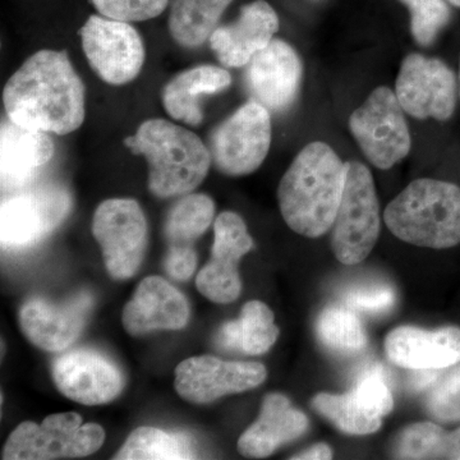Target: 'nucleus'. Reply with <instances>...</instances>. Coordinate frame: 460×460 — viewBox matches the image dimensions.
I'll return each mask as SVG.
<instances>
[{
  "label": "nucleus",
  "instance_id": "obj_1",
  "mask_svg": "<svg viewBox=\"0 0 460 460\" xmlns=\"http://www.w3.org/2000/svg\"><path fill=\"white\" fill-rule=\"evenodd\" d=\"M3 102L18 126L65 136L83 126L86 89L66 51L41 50L9 78Z\"/></svg>",
  "mask_w": 460,
  "mask_h": 460
},
{
  "label": "nucleus",
  "instance_id": "obj_2",
  "mask_svg": "<svg viewBox=\"0 0 460 460\" xmlns=\"http://www.w3.org/2000/svg\"><path fill=\"white\" fill-rule=\"evenodd\" d=\"M347 169V163L323 142H313L296 155L278 190L281 217L293 232L319 238L332 228Z\"/></svg>",
  "mask_w": 460,
  "mask_h": 460
},
{
  "label": "nucleus",
  "instance_id": "obj_3",
  "mask_svg": "<svg viewBox=\"0 0 460 460\" xmlns=\"http://www.w3.org/2000/svg\"><path fill=\"white\" fill-rule=\"evenodd\" d=\"M148 164V190L159 199L183 196L198 189L210 169V150L196 133L169 120H145L124 140Z\"/></svg>",
  "mask_w": 460,
  "mask_h": 460
},
{
  "label": "nucleus",
  "instance_id": "obj_4",
  "mask_svg": "<svg viewBox=\"0 0 460 460\" xmlns=\"http://www.w3.org/2000/svg\"><path fill=\"white\" fill-rule=\"evenodd\" d=\"M390 232L414 246L447 250L460 243V187L422 178L411 181L389 205Z\"/></svg>",
  "mask_w": 460,
  "mask_h": 460
},
{
  "label": "nucleus",
  "instance_id": "obj_5",
  "mask_svg": "<svg viewBox=\"0 0 460 460\" xmlns=\"http://www.w3.org/2000/svg\"><path fill=\"white\" fill-rule=\"evenodd\" d=\"M104 441V429L98 423H84L74 411L51 414L42 423H21L5 441L2 459L84 458L98 452Z\"/></svg>",
  "mask_w": 460,
  "mask_h": 460
},
{
  "label": "nucleus",
  "instance_id": "obj_6",
  "mask_svg": "<svg viewBox=\"0 0 460 460\" xmlns=\"http://www.w3.org/2000/svg\"><path fill=\"white\" fill-rule=\"evenodd\" d=\"M347 180L335 222L332 247L344 265L365 261L380 234V205L367 166L347 163Z\"/></svg>",
  "mask_w": 460,
  "mask_h": 460
},
{
  "label": "nucleus",
  "instance_id": "obj_7",
  "mask_svg": "<svg viewBox=\"0 0 460 460\" xmlns=\"http://www.w3.org/2000/svg\"><path fill=\"white\" fill-rule=\"evenodd\" d=\"M71 208V193L57 183H33L7 195L0 208L2 247L20 250L39 243L65 222Z\"/></svg>",
  "mask_w": 460,
  "mask_h": 460
},
{
  "label": "nucleus",
  "instance_id": "obj_8",
  "mask_svg": "<svg viewBox=\"0 0 460 460\" xmlns=\"http://www.w3.org/2000/svg\"><path fill=\"white\" fill-rule=\"evenodd\" d=\"M349 128L368 162L390 169L410 154L411 141L404 109L394 91L381 86L350 115Z\"/></svg>",
  "mask_w": 460,
  "mask_h": 460
},
{
  "label": "nucleus",
  "instance_id": "obj_9",
  "mask_svg": "<svg viewBox=\"0 0 460 460\" xmlns=\"http://www.w3.org/2000/svg\"><path fill=\"white\" fill-rule=\"evenodd\" d=\"M93 233L111 278L126 280L138 271L147 248L146 217L138 202L131 199L102 202L93 214Z\"/></svg>",
  "mask_w": 460,
  "mask_h": 460
},
{
  "label": "nucleus",
  "instance_id": "obj_10",
  "mask_svg": "<svg viewBox=\"0 0 460 460\" xmlns=\"http://www.w3.org/2000/svg\"><path fill=\"white\" fill-rule=\"evenodd\" d=\"M270 145V111L252 100L215 129L210 153L220 172L230 177H242L261 166Z\"/></svg>",
  "mask_w": 460,
  "mask_h": 460
},
{
  "label": "nucleus",
  "instance_id": "obj_11",
  "mask_svg": "<svg viewBox=\"0 0 460 460\" xmlns=\"http://www.w3.org/2000/svg\"><path fill=\"white\" fill-rule=\"evenodd\" d=\"M80 36L91 68L104 83L122 86L140 75L146 53L140 33L128 22L91 16Z\"/></svg>",
  "mask_w": 460,
  "mask_h": 460
},
{
  "label": "nucleus",
  "instance_id": "obj_12",
  "mask_svg": "<svg viewBox=\"0 0 460 460\" xmlns=\"http://www.w3.org/2000/svg\"><path fill=\"white\" fill-rule=\"evenodd\" d=\"M395 93L405 113L417 119L447 120L456 111V75L440 59L410 54L402 60Z\"/></svg>",
  "mask_w": 460,
  "mask_h": 460
},
{
  "label": "nucleus",
  "instance_id": "obj_13",
  "mask_svg": "<svg viewBox=\"0 0 460 460\" xmlns=\"http://www.w3.org/2000/svg\"><path fill=\"white\" fill-rule=\"evenodd\" d=\"M268 377L259 362L223 361L213 356L190 357L175 368L174 386L184 401L208 404L222 396L247 392Z\"/></svg>",
  "mask_w": 460,
  "mask_h": 460
},
{
  "label": "nucleus",
  "instance_id": "obj_14",
  "mask_svg": "<svg viewBox=\"0 0 460 460\" xmlns=\"http://www.w3.org/2000/svg\"><path fill=\"white\" fill-rule=\"evenodd\" d=\"M253 247L247 226L238 214L224 211L214 224L211 257L199 271V292L215 304H232L242 292L238 265Z\"/></svg>",
  "mask_w": 460,
  "mask_h": 460
},
{
  "label": "nucleus",
  "instance_id": "obj_15",
  "mask_svg": "<svg viewBox=\"0 0 460 460\" xmlns=\"http://www.w3.org/2000/svg\"><path fill=\"white\" fill-rule=\"evenodd\" d=\"M93 304L89 292L78 293L62 304L33 296L21 307V328L39 349L63 352L80 337Z\"/></svg>",
  "mask_w": 460,
  "mask_h": 460
},
{
  "label": "nucleus",
  "instance_id": "obj_16",
  "mask_svg": "<svg viewBox=\"0 0 460 460\" xmlns=\"http://www.w3.org/2000/svg\"><path fill=\"white\" fill-rule=\"evenodd\" d=\"M54 383L66 398L84 405L114 401L124 386L122 371L98 350L74 349L53 363Z\"/></svg>",
  "mask_w": 460,
  "mask_h": 460
},
{
  "label": "nucleus",
  "instance_id": "obj_17",
  "mask_svg": "<svg viewBox=\"0 0 460 460\" xmlns=\"http://www.w3.org/2000/svg\"><path fill=\"white\" fill-rule=\"evenodd\" d=\"M247 87L253 102L269 111L292 107L302 81V63L286 41L274 39L248 63Z\"/></svg>",
  "mask_w": 460,
  "mask_h": 460
},
{
  "label": "nucleus",
  "instance_id": "obj_18",
  "mask_svg": "<svg viewBox=\"0 0 460 460\" xmlns=\"http://www.w3.org/2000/svg\"><path fill=\"white\" fill-rule=\"evenodd\" d=\"M56 147L47 132L8 119L0 131V177L5 195L31 186L53 159Z\"/></svg>",
  "mask_w": 460,
  "mask_h": 460
},
{
  "label": "nucleus",
  "instance_id": "obj_19",
  "mask_svg": "<svg viewBox=\"0 0 460 460\" xmlns=\"http://www.w3.org/2000/svg\"><path fill=\"white\" fill-rule=\"evenodd\" d=\"M190 320V305L177 288L160 277L141 281L124 305L122 323L132 337L155 330H181Z\"/></svg>",
  "mask_w": 460,
  "mask_h": 460
},
{
  "label": "nucleus",
  "instance_id": "obj_20",
  "mask_svg": "<svg viewBox=\"0 0 460 460\" xmlns=\"http://www.w3.org/2000/svg\"><path fill=\"white\" fill-rule=\"evenodd\" d=\"M279 29V18L265 0H256L242 8L234 23L217 27L210 36V48L226 66H247L265 49Z\"/></svg>",
  "mask_w": 460,
  "mask_h": 460
},
{
  "label": "nucleus",
  "instance_id": "obj_21",
  "mask_svg": "<svg viewBox=\"0 0 460 460\" xmlns=\"http://www.w3.org/2000/svg\"><path fill=\"white\" fill-rule=\"evenodd\" d=\"M387 358L408 370H443L460 362V328L401 326L386 337Z\"/></svg>",
  "mask_w": 460,
  "mask_h": 460
},
{
  "label": "nucleus",
  "instance_id": "obj_22",
  "mask_svg": "<svg viewBox=\"0 0 460 460\" xmlns=\"http://www.w3.org/2000/svg\"><path fill=\"white\" fill-rule=\"evenodd\" d=\"M307 428V417L293 408L287 396L266 395L259 419L239 438L238 452L246 458H266L304 435Z\"/></svg>",
  "mask_w": 460,
  "mask_h": 460
},
{
  "label": "nucleus",
  "instance_id": "obj_23",
  "mask_svg": "<svg viewBox=\"0 0 460 460\" xmlns=\"http://www.w3.org/2000/svg\"><path fill=\"white\" fill-rule=\"evenodd\" d=\"M232 75L217 66H198L181 72L165 84L162 102L166 113L172 119L198 127L204 119L201 109L202 96L214 95L228 89Z\"/></svg>",
  "mask_w": 460,
  "mask_h": 460
},
{
  "label": "nucleus",
  "instance_id": "obj_24",
  "mask_svg": "<svg viewBox=\"0 0 460 460\" xmlns=\"http://www.w3.org/2000/svg\"><path fill=\"white\" fill-rule=\"evenodd\" d=\"M233 0H174L169 31L181 47L195 49L210 39Z\"/></svg>",
  "mask_w": 460,
  "mask_h": 460
},
{
  "label": "nucleus",
  "instance_id": "obj_25",
  "mask_svg": "<svg viewBox=\"0 0 460 460\" xmlns=\"http://www.w3.org/2000/svg\"><path fill=\"white\" fill-rule=\"evenodd\" d=\"M195 445L189 436L155 428L136 429L115 454L118 460L195 459Z\"/></svg>",
  "mask_w": 460,
  "mask_h": 460
},
{
  "label": "nucleus",
  "instance_id": "obj_26",
  "mask_svg": "<svg viewBox=\"0 0 460 460\" xmlns=\"http://www.w3.org/2000/svg\"><path fill=\"white\" fill-rule=\"evenodd\" d=\"M213 199L192 193L181 199L171 210L165 223V235L171 244L190 246L213 223Z\"/></svg>",
  "mask_w": 460,
  "mask_h": 460
},
{
  "label": "nucleus",
  "instance_id": "obj_27",
  "mask_svg": "<svg viewBox=\"0 0 460 460\" xmlns=\"http://www.w3.org/2000/svg\"><path fill=\"white\" fill-rule=\"evenodd\" d=\"M313 404L314 410L334 422L345 434H372L380 429L383 420L372 413L352 392L341 395L323 393L314 396Z\"/></svg>",
  "mask_w": 460,
  "mask_h": 460
},
{
  "label": "nucleus",
  "instance_id": "obj_28",
  "mask_svg": "<svg viewBox=\"0 0 460 460\" xmlns=\"http://www.w3.org/2000/svg\"><path fill=\"white\" fill-rule=\"evenodd\" d=\"M317 335L326 348L344 356L362 352L367 344L361 321L352 310L343 307H329L320 314Z\"/></svg>",
  "mask_w": 460,
  "mask_h": 460
},
{
  "label": "nucleus",
  "instance_id": "obj_29",
  "mask_svg": "<svg viewBox=\"0 0 460 460\" xmlns=\"http://www.w3.org/2000/svg\"><path fill=\"white\" fill-rule=\"evenodd\" d=\"M449 431L431 422L414 423L399 436L395 456L399 459H445Z\"/></svg>",
  "mask_w": 460,
  "mask_h": 460
},
{
  "label": "nucleus",
  "instance_id": "obj_30",
  "mask_svg": "<svg viewBox=\"0 0 460 460\" xmlns=\"http://www.w3.org/2000/svg\"><path fill=\"white\" fill-rule=\"evenodd\" d=\"M242 352L259 356L268 352L279 337L274 314L263 302L250 301L242 308Z\"/></svg>",
  "mask_w": 460,
  "mask_h": 460
},
{
  "label": "nucleus",
  "instance_id": "obj_31",
  "mask_svg": "<svg viewBox=\"0 0 460 460\" xmlns=\"http://www.w3.org/2000/svg\"><path fill=\"white\" fill-rule=\"evenodd\" d=\"M426 396V408L434 419L443 422L460 420V362L443 368ZM441 371V370H440Z\"/></svg>",
  "mask_w": 460,
  "mask_h": 460
},
{
  "label": "nucleus",
  "instance_id": "obj_32",
  "mask_svg": "<svg viewBox=\"0 0 460 460\" xmlns=\"http://www.w3.org/2000/svg\"><path fill=\"white\" fill-rule=\"evenodd\" d=\"M411 11V30L420 45H429L449 23V5L445 0H399Z\"/></svg>",
  "mask_w": 460,
  "mask_h": 460
},
{
  "label": "nucleus",
  "instance_id": "obj_33",
  "mask_svg": "<svg viewBox=\"0 0 460 460\" xmlns=\"http://www.w3.org/2000/svg\"><path fill=\"white\" fill-rule=\"evenodd\" d=\"M102 16L123 22H141L160 16L169 0H91Z\"/></svg>",
  "mask_w": 460,
  "mask_h": 460
},
{
  "label": "nucleus",
  "instance_id": "obj_34",
  "mask_svg": "<svg viewBox=\"0 0 460 460\" xmlns=\"http://www.w3.org/2000/svg\"><path fill=\"white\" fill-rule=\"evenodd\" d=\"M396 295L394 289L384 284L356 288L345 295L348 307L359 313L385 314L394 307Z\"/></svg>",
  "mask_w": 460,
  "mask_h": 460
},
{
  "label": "nucleus",
  "instance_id": "obj_35",
  "mask_svg": "<svg viewBox=\"0 0 460 460\" xmlns=\"http://www.w3.org/2000/svg\"><path fill=\"white\" fill-rule=\"evenodd\" d=\"M198 266V253L190 246L171 244L164 260L165 271L172 279L187 281Z\"/></svg>",
  "mask_w": 460,
  "mask_h": 460
},
{
  "label": "nucleus",
  "instance_id": "obj_36",
  "mask_svg": "<svg viewBox=\"0 0 460 460\" xmlns=\"http://www.w3.org/2000/svg\"><path fill=\"white\" fill-rule=\"evenodd\" d=\"M215 343L224 350H242L241 320L226 321L217 332Z\"/></svg>",
  "mask_w": 460,
  "mask_h": 460
},
{
  "label": "nucleus",
  "instance_id": "obj_37",
  "mask_svg": "<svg viewBox=\"0 0 460 460\" xmlns=\"http://www.w3.org/2000/svg\"><path fill=\"white\" fill-rule=\"evenodd\" d=\"M440 370H413L408 377L407 385L411 392L429 390L438 380Z\"/></svg>",
  "mask_w": 460,
  "mask_h": 460
},
{
  "label": "nucleus",
  "instance_id": "obj_38",
  "mask_svg": "<svg viewBox=\"0 0 460 460\" xmlns=\"http://www.w3.org/2000/svg\"><path fill=\"white\" fill-rule=\"evenodd\" d=\"M332 458V450L330 449L329 445L316 444L311 447L305 452L298 454V456H292L295 460H328Z\"/></svg>",
  "mask_w": 460,
  "mask_h": 460
},
{
  "label": "nucleus",
  "instance_id": "obj_39",
  "mask_svg": "<svg viewBox=\"0 0 460 460\" xmlns=\"http://www.w3.org/2000/svg\"><path fill=\"white\" fill-rule=\"evenodd\" d=\"M447 2H449L450 4L456 5V7L460 8V0H447Z\"/></svg>",
  "mask_w": 460,
  "mask_h": 460
},
{
  "label": "nucleus",
  "instance_id": "obj_40",
  "mask_svg": "<svg viewBox=\"0 0 460 460\" xmlns=\"http://www.w3.org/2000/svg\"><path fill=\"white\" fill-rule=\"evenodd\" d=\"M459 96H460V72H459Z\"/></svg>",
  "mask_w": 460,
  "mask_h": 460
}]
</instances>
